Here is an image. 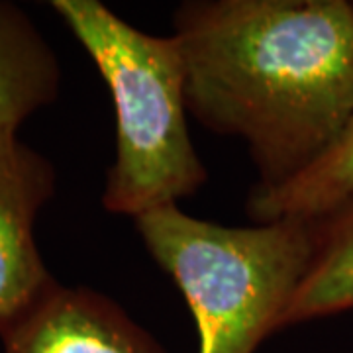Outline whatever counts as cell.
<instances>
[{
	"instance_id": "cell-6",
	"label": "cell",
	"mask_w": 353,
	"mask_h": 353,
	"mask_svg": "<svg viewBox=\"0 0 353 353\" xmlns=\"http://www.w3.org/2000/svg\"><path fill=\"white\" fill-rule=\"evenodd\" d=\"M61 67L32 18L0 0V143L57 99Z\"/></svg>"
},
{
	"instance_id": "cell-4",
	"label": "cell",
	"mask_w": 353,
	"mask_h": 353,
	"mask_svg": "<svg viewBox=\"0 0 353 353\" xmlns=\"http://www.w3.org/2000/svg\"><path fill=\"white\" fill-rule=\"evenodd\" d=\"M53 192L55 169L46 155L18 138L0 143V330L57 285L34 236L36 218Z\"/></svg>"
},
{
	"instance_id": "cell-5",
	"label": "cell",
	"mask_w": 353,
	"mask_h": 353,
	"mask_svg": "<svg viewBox=\"0 0 353 353\" xmlns=\"http://www.w3.org/2000/svg\"><path fill=\"white\" fill-rule=\"evenodd\" d=\"M0 338L2 353H165L108 296L59 283Z\"/></svg>"
},
{
	"instance_id": "cell-1",
	"label": "cell",
	"mask_w": 353,
	"mask_h": 353,
	"mask_svg": "<svg viewBox=\"0 0 353 353\" xmlns=\"http://www.w3.org/2000/svg\"><path fill=\"white\" fill-rule=\"evenodd\" d=\"M185 97L201 124L245 141L259 183L299 176L353 114V4L189 0L173 14Z\"/></svg>"
},
{
	"instance_id": "cell-2",
	"label": "cell",
	"mask_w": 353,
	"mask_h": 353,
	"mask_svg": "<svg viewBox=\"0 0 353 353\" xmlns=\"http://www.w3.org/2000/svg\"><path fill=\"white\" fill-rule=\"evenodd\" d=\"M50 6L112 94L116 161L106 175L104 208L138 218L194 194L208 175L190 141L175 36H150L99 0H51Z\"/></svg>"
},
{
	"instance_id": "cell-3",
	"label": "cell",
	"mask_w": 353,
	"mask_h": 353,
	"mask_svg": "<svg viewBox=\"0 0 353 353\" xmlns=\"http://www.w3.org/2000/svg\"><path fill=\"white\" fill-rule=\"evenodd\" d=\"M134 222L153 261L189 304L199 353H253L281 330L316 245L314 220L232 228L192 218L171 204Z\"/></svg>"
},
{
	"instance_id": "cell-8",
	"label": "cell",
	"mask_w": 353,
	"mask_h": 353,
	"mask_svg": "<svg viewBox=\"0 0 353 353\" xmlns=\"http://www.w3.org/2000/svg\"><path fill=\"white\" fill-rule=\"evenodd\" d=\"M353 196V114L340 138L299 176L273 190H252L248 210L259 224L320 220Z\"/></svg>"
},
{
	"instance_id": "cell-7",
	"label": "cell",
	"mask_w": 353,
	"mask_h": 353,
	"mask_svg": "<svg viewBox=\"0 0 353 353\" xmlns=\"http://www.w3.org/2000/svg\"><path fill=\"white\" fill-rule=\"evenodd\" d=\"M314 222L312 261L283 316L281 328L353 308V196Z\"/></svg>"
}]
</instances>
